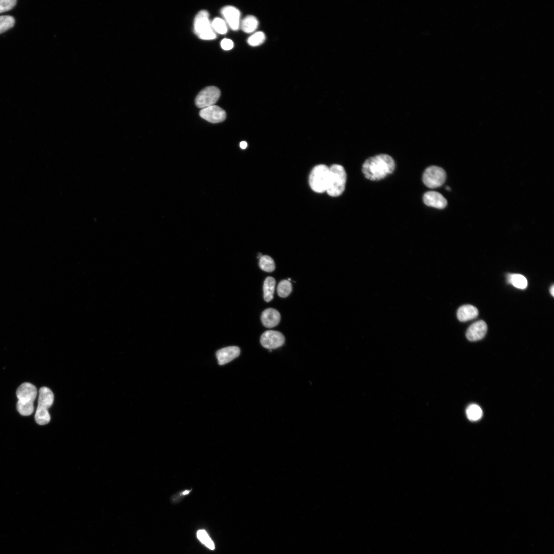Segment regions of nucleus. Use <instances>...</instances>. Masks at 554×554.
<instances>
[{
    "label": "nucleus",
    "mask_w": 554,
    "mask_h": 554,
    "mask_svg": "<svg viewBox=\"0 0 554 554\" xmlns=\"http://www.w3.org/2000/svg\"><path fill=\"white\" fill-rule=\"evenodd\" d=\"M275 285V279L271 277L267 278L265 282H264V299H265L267 302H270L273 299Z\"/></svg>",
    "instance_id": "obj_17"
},
{
    "label": "nucleus",
    "mask_w": 554,
    "mask_h": 554,
    "mask_svg": "<svg viewBox=\"0 0 554 554\" xmlns=\"http://www.w3.org/2000/svg\"><path fill=\"white\" fill-rule=\"evenodd\" d=\"M200 116L204 120L212 123L223 122L226 118L225 111L215 105L202 109Z\"/></svg>",
    "instance_id": "obj_10"
},
{
    "label": "nucleus",
    "mask_w": 554,
    "mask_h": 554,
    "mask_svg": "<svg viewBox=\"0 0 554 554\" xmlns=\"http://www.w3.org/2000/svg\"><path fill=\"white\" fill-rule=\"evenodd\" d=\"M487 331V325L484 321H479L472 324L466 332V337L470 341H476L483 338Z\"/></svg>",
    "instance_id": "obj_12"
},
{
    "label": "nucleus",
    "mask_w": 554,
    "mask_h": 554,
    "mask_svg": "<svg viewBox=\"0 0 554 554\" xmlns=\"http://www.w3.org/2000/svg\"><path fill=\"white\" fill-rule=\"evenodd\" d=\"M221 45L224 50H229L233 48L234 43L230 39H224L221 41Z\"/></svg>",
    "instance_id": "obj_29"
},
{
    "label": "nucleus",
    "mask_w": 554,
    "mask_h": 554,
    "mask_svg": "<svg viewBox=\"0 0 554 554\" xmlns=\"http://www.w3.org/2000/svg\"><path fill=\"white\" fill-rule=\"evenodd\" d=\"M395 168L393 158L382 154L368 158L363 165L362 172L369 180H380L392 174Z\"/></svg>",
    "instance_id": "obj_1"
},
{
    "label": "nucleus",
    "mask_w": 554,
    "mask_h": 554,
    "mask_svg": "<svg viewBox=\"0 0 554 554\" xmlns=\"http://www.w3.org/2000/svg\"><path fill=\"white\" fill-rule=\"evenodd\" d=\"M192 491L193 488L182 490L174 495L172 497V498L173 499V500H176L179 498H181L182 497H184L185 496H188L191 493Z\"/></svg>",
    "instance_id": "obj_28"
},
{
    "label": "nucleus",
    "mask_w": 554,
    "mask_h": 554,
    "mask_svg": "<svg viewBox=\"0 0 554 554\" xmlns=\"http://www.w3.org/2000/svg\"><path fill=\"white\" fill-rule=\"evenodd\" d=\"M266 37L262 32L254 33L248 39V44L251 46H257L265 42Z\"/></svg>",
    "instance_id": "obj_25"
},
{
    "label": "nucleus",
    "mask_w": 554,
    "mask_h": 554,
    "mask_svg": "<svg viewBox=\"0 0 554 554\" xmlns=\"http://www.w3.org/2000/svg\"><path fill=\"white\" fill-rule=\"evenodd\" d=\"M15 19L11 16H0V34H2L13 27Z\"/></svg>",
    "instance_id": "obj_23"
},
{
    "label": "nucleus",
    "mask_w": 554,
    "mask_h": 554,
    "mask_svg": "<svg viewBox=\"0 0 554 554\" xmlns=\"http://www.w3.org/2000/svg\"><path fill=\"white\" fill-rule=\"evenodd\" d=\"M212 26L215 32L221 35L226 34L228 31L226 22L220 18H215L212 22Z\"/></svg>",
    "instance_id": "obj_24"
},
{
    "label": "nucleus",
    "mask_w": 554,
    "mask_h": 554,
    "mask_svg": "<svg viewBox=\"0 0 554 554\" xmlns=\"http://www.w3.org/2000/svg\"><path fill=\"white\" fill-rule=\"evenodd\" d=\"M293 290L292 284L288 280L281 281L277 287V293L279 297L286 298L291 294Z\"/></svg>",
    "instance_id": "obj_21"
},
{
    "label": "nucleus",
    "mask_w": 554,
    "mask_h": 554,
    "mask_svg": "<svg viewBox=\"0 0 554 554\" xmlns=\"http://www.w3.org/2000/svg\"><path fill=\"white\" fill-rule=\"evenodd\" d=\"M329 168L324 165L316 166L309 176V184L312 190L316 193L327 191L329 177Z\"/></svg>",
    "instance_id": "obj_6"
},
{
    "label": "nucleus",
    "mask_w": 554,
    "mask_h": 554,
    "mask_svg": "<svg viewBox=\"0 0 554 554\" xmlns=\"http://www.w3.org/2000/svg\"><path fill=\"white\" fill-rule=\"evenodd\" d=\"M507 279L509 283L520 289H525L528 284L526 278L520 274H509Z\"/></svg>",
    "instance_id": "obj_19"
},
{
    "label": "nucleus",
    "mask_w": 554,
    "mask_h": 554,
    "mask_svg": "<svg viewBox=\"0 0 554 554\" xmlns=\"http://www.w3.org/2000/svg\"><path fill=\"white\" fill-rule=\"evenodd\" d=\"M446 189L447 191H451V188L450 187H446Z\"/></svg>",
    "instance_id": "obj_32"
},
{
    "label": "nucleus",
    "mask_w": 554,
    "mask_h": 554,
    "mask_svg": "<svg viewBox=\"0 0 554 554\" xmlns=\"http://www.w3.org/2000/svg\"><path fill=\"white\" fill-rule=\"evenodd\" d=\"M221 96V91L214 86L208 87L202 90L197 95L195 103L196 106L200 109L213 106L218 101Z\"/></svg>",
    "instance_id": "obj_8"
},
{
    "label": "nucleus",
    "mask_w": 554,
    "mask_h": 554,
    "mask_svg": "<svg viewBox=\"0 0 554 554\" xmlns=\"http://www.w3.org/2000/svg\"><path fill=\"white\" fill-rule=\"evenodd\" d=\"M248 146L247 143L246 142H242L240 143V147L243 149H245Z\"/></svg>",
    "instance_id": "obj_30"
},
{
    "label": "nucleus",
    "mask_w": 554,
    "mask_h": 554,
    "mask_svg": "<svg viewBox=\"0 0 554 554\" xmlns=\"http://www.w3.org/2000/svg\"><path fill=\"white\" fill-rule=\"evenodd\" d=\"M446 179L445 171L438 166H431L428 168L423 174V181L425 186L430 189H436L440 187Z\"/></svg>",
    "instance_id": "obj_7"
},
{
    "label": "nucleus",
    "mask_w": 554,
    "mask_h": 554,
    "mask_svg": "<svg viewBox=\"0 0 554 554\" xmlns=\"http://www.w3.org/2000/svg\"><path fill=\"white\" fill-rule=\"evenodd\" d=\"M197 537L199 540L208 548L215 549L214 542L208 536L207 533L204 530H200L197 533Z\"/></svg>",
    "instance_id": "obj_26"
},
{
    "label": "nucleus",
    "mask_w": 554,
    "mask_h": 554,
    "mask_svg": "<svg viewBox=\"0 0 554 554\" xmlns=\"http://www.w3.org/2000/svg\"><path fill=\"white\" fill-rule=\"evenodd\" d=\"M425 204L438 209H444L447 204L446 199L440 193L435 191L426 193L423 197Z\"/></svg>",
    "instance_id": "obj_13"
},
{
    "label": "nucleus",
    "mask_w": 554,
    "mask_h": 554,
    "mask_svg": "<svg viewBox=\"0 0 554 554\" xmlns=\"http://www.w3.org/2000/svg\"><path fill=\"white\" fill-rule=\"evenodd\" d=\"M16 3V0H0V13L11 10Z\"/></svg>",
    "instance_id": "obj_27"
},
{
    "label": "nucleus",
    "mask_w": 554,
    "mask_h": 554,
    "mask_svg": "<svg viewBox=\"0 0 554 554\" xmlns=\"http://www.w3.org/2000/svg\"><path fill=\"white\" fill-rule=\"evenodd\" d=\"M285 340V337L281 332L272 330L263 333L260 338L262 347L272 350L282 347L284 344Z\"/></svg>",
    "instance_id": "obj_9"
},
{
    "label": "nucleus",
    "mask_w": 554,
    "mask_h": 554,
    "mask_svg": "<svg viewBox=\"0 0 554 554\" xmlns=\"http://www.w3.org/2000/svg\"><path fill=\"white\" fill-rule=\"evenodd\" d=\"M259 265L263 271L273 272L275 270V263L272 258L268 255L262 256L259 259Z\"/></svg>",
    "instance_id": "obj_20"
},
{
    "label": "nucleus",
    "mask_w": 554,
    "mask_h": 554,
    "mask_svg": "<svg viewBox=\"0 0 554 554\" xmlns=\"http://www.w3.org/2000/svg\"><path fill=\"white\" fill-rule=\"evenodd\" d=\"M240 353L241 350L238 347L231 346L223 348L216 353L218 363L221 365L227 364L238 357Z\"/></svg>",
    "instance_id": "obj_14"
},
{
    "label": "nucleus",
    "mask_w": 554,
    "mask_h": 554,
    "mask_svg": "<svg viewBox=\"0 0 554 554\" xmlns=\"http://www.w3.org/2000/svg\"><path fill=\"white\" fill-rule=\"evenodd\" d=\"M550 293L552 297L554 296V286L552 285L550 289Z\"/></svg>",
    "instance_id": "obj_31"
},
{
    "label": "nucleus",
    "mask_w": 554,
    "mask_h": 554,
    "mask_svg": "<svg viewBox=\"0 0 554 554\" xmlns=\"http://www.w3.org/2000/svg\"><path fill=\"white\" fill-rule=\"evenodd\" d=\"M466 415L470 421H476L482 418L483 411L479 406L476 404H472L468 407L466 410Z\"/></svg>",
    "instance_id": "obj_22"
},
{
    "label": "nucleus",
    "mask_w": 554,
    "mask_h": 554,
    "mask_svg": "<svg viewBox=\"0 0 554 554\" xmlns=\"http://www.w3.org/2000/svg\"><path fill=\"white\" fill-rule=\"evenodd\" d=\"M221 14L232 30L240 29L241 13L239 9L231 6H226L222 9Z\"/></svg>",
    "instance_id": "obj_11"
},
{
    "label": "nucleus",
    "mask_w": 554,
    "mask_h": 554,
    "mask_svg": "<svg viewBox=\"0 0 554 554\" xmlns=\"http://www.w3.org/2000/svg\"><path fill=\"white\" fill-rule=\"evenodd\" d=\"M37 389L33 384L25 382L22 384L16 391L18 399L17 409L22 416L32 415L34 411V403L37 397Z\"/></svg>",
    "instance_id": "obj_2"
},
{
    "label": "nucleus",
    "mask_w": 554,
    "mask_h": 554,
    "mask_svg": "<svg viewBox=\"0 0 554 554\" xmlns=\"http://www.w3.org/2000/svg\"><path fill=\"white\" fill-rule=\"evenodd\" d=\"M258 25L259 22L257 18L254 16L249 15L246 16L242 21L240 27L245 33H252L256 30Z\"/></svg>",
    "instance_id": "obj_18"
},
{
    "label": "nucleus",
    "mask_w": 554,
    "mask_h": 554,
    "mask_svg": "<svg viewBox=\"0 0 554 554\" xmlns=\"http://www.w3.org/2000/svg\"><path fill=\"white\" fill-rule=\"evenodd\" d=\"M330 169L327 192L331 197H338L344 192L347 181L345 169L339 165H333Z\"/></svg>",
    "instance_id": "obj_3"
},
{
    "label": "nucleus",
    "mask_w": 554,
    "mask_h": 554,
    "mask_svg": "<svg viewBox=\"0 0 554 554\" xmlns=\"http://www.w3.org/2000/svg\"><path fill=\"white\" fill-rule=\"evenodd\" d=\"M194 31L202 40H211L216 38V34L209 18V13L205 10L201 11L194 20Z\"/></svg>",
    "instance_id": "obj_5"
},
{
    "label": "nucleus",
    "mask_w": 554,
    "mask_h": 554,
    "mask_svg": "<svg viewBox=\"0 0 554 554\" xmlns=\"http://www.w3.org/2000/svg\"><path fill=\"white\" fill-rule=\"evenodd\" d=\"M54 394L46 387H42L39 390L38 405L35 418L37 424L44 426L50 421L51 417L48 409L53 404Z\"/></svg>",
    "instance_id": "obj_4"
},
{
    "label": "nucleus",
    "mask_w": 554,
    "mask_h": 554,
    "mask_svg": "<svg viewBox=\"0 0 554 554\" xmlns=\"http://www.w3.org/2000/svg\"><path fill=\"white\" fill-rule=\"evenodd\" d=\"M261 322L264 326L268 328L277 326L280 323L281 315L277 310L268 308L263 311L261 316Z\"/></svg>",
    "instance_id": "obj_15"
},
{
    "label": "nucleus",
    "mask_w": 554,
    "mask_h": 554,
    "mask_svg": "<svg viewBox=\"0 0 554 554\" xmlns=\"http://www.w3.org/2000/svg\"><path fill=\"white\" fill-rule=\"evenodd\" d=\"M479 314L478 309L471 305H465L459 308L457 312V318L461 322H467L477 318Z\"/></svg>",
    "instance_id": "obj_16"
}]
</instances>
